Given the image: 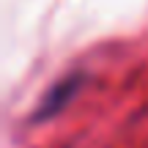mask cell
<instances>
[{
	"label": "cell",
	"instance_id": "cell-1",
	"mask_svg": "<svg viewBox=\"0 0 148 148\" xmlns=\"http://www.w3.org/2000/svg\"><path fill=\"white\" fill-rule=\"evenodd\" d=\"M85 82H88V77H85L82 71H71V74H66V77H60L58 82L41 96V101H38V107L33 110L30 118L33 121H47V118L58 115L74 96L79 93V88H82Z\"/></svg>",
	"mask_w": 148,
	"mask_h": 148
}]
</instances>
